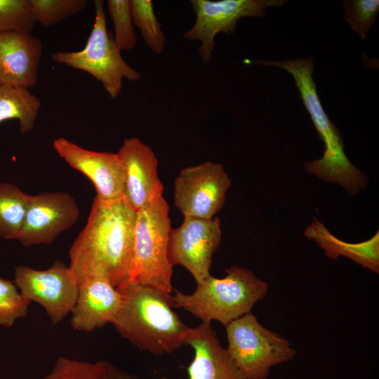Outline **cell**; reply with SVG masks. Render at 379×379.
Returning <instances> with one entry per match:
<instances>
[{
	"label": "cell",
	"mask_w": 379,
	"mask_h": 379,
	"mask_svg": "<svg viewBox=\"0 0 379 379\" xmlns=\"http://www.w3.org/2000/svg\"><path fill=\"white\" fill-rule=\"evenodd\" d=\"M136 213L124 197H95L86 224L69 251L68 268L78 286L95 278L117 288L129 284Z\"/></svg>",
	"instance_id": "cell-1"
},
{
	"label": "cell",
	"mask_w": 379,
	"mask_h": 379,
	"mask_svg": "<svg viewBox=\"0 0 379 379\" xmlns=\"http://www.w3.org/2000/svg\"><path fill=\"white\" fill-rule=\"evenodd\" d=\"M117 289L121 302L111 324L122 338L154 355L170 354L184 345L189 327L173 310L171 293L133 283Z\"/></svg>",
	"instance_id": "cell-2"
},
{
	"label": "cell",
	"mask_w": 379,
	"mask_h": 379,
	"mask_svg": "<svg viewBox=\"0 0 379 379\" xmlns=\"http://www.w3.org/2000/svg\"><path fill=\"white\" fill-rule=\"evenodd\" d=\"M253 62L282 68L294 79L301 100L324 144L323 156L320 159L307 161L305 164V170L326 182L339 184L352 196L365 190L367 185L366 175L347 157L343 137L324 112L318 97L312 77V58L279 61L256 60Z\"/></svg>",
	"instance_id": "cell-3"
},
{
	"label": "cell",
	"mask_w": 379,
	"mask_h": 379,
	"mask_svg": "<svg viewBox=\"0 0 379 379\" xmlns=\"http://www.w3.org/2000/svg\"><path fill=\"white\" fill-rule=\"evenodd\" d=\"M224 278L211 274L195 291L185 294L175 290L170 295L172 307H179L200 319L201 322L218 321L225 327L251 312L254 305L265 298L268 284L244 267L232 265L225 270Z\"/></svg>",
	"instance_id": "cell-4"
},
{
	"label": "cell",
	"mask_w": 379,
	"mask_h": 379,
	"mask_svg": "<svg viewBox=\"0 0 379 379\" xmlns=\"http://www.w3.org/2000/svg\"><path fill=\"white\" fill-rule=\"evenodd\" d=\"M164 186L156 189L147 203L137 211L129 284L152 287L170 294L173 266L168 258L171 229L169 206Z\"/></svg>",
	"instance_id": "cell-5"
},
{
	"label": "cell",
	"mask_w": 379,
	"mask_h": 379,
	"mask_svg": "<svg viewBox=\"0 0 379 379\" xmlns=\"http://www.w3.org/2000/svg\"><path fill=\"white\" fill-rule=\"evenodd\" d=\"M228 354L244 379H267L270 369L297 352L280 334L266 328L251 312L225 326Z\"/></svg>",
	"instance_id": "cell-6"
},
{
	"label": "cell",
	"mask_w": 379,
	"mask_h": 379,
	"mask_svg": "<svg viewBox=\"0 0 379 379\" xmlns=\"http://www.w3.org/2000/svg\"><path fill=\"white\" fill-rule=\"evenodd\" d=\"M95 18L84 48L79 51H58L52 59L58 63L88 72L100 81L112 98L120 93L123 79L135 81L141 74L122 58L112 33L107 29L104 1H94Z\"/></svg>",
	"instance_id": "cell-7"
},
{
	"label": "cell",
	"mask_w": 379,
	"mask_h": 379,
	"mask_svg": "<svg viewBox=\"0 0 379 379\" xmlns=\"http://www.w3.org/2000/svg\"><path fill=\"white\" fill-rule=\"evenodd\" d=\"M286 2L284 0H191L195 22L182 36L201 42L198 53L203 62L208 64L212 60L217 34L234 33L240 18H263L267 8L281 6Z\"/></svg>",
	"instance_id": "cell-8"
},
{
	"label": "cell",
	"mask_w": 379,
	"mask_h": 379,
	"mask_svg": "<svg viewBox=\"0 0 379 379\" xmlns=\"http://www.w3.org/2000/svg\"><path fill=\"white\" fill-rule=\"evenodd\" d=\"M231 184L220 163L183 168L174 181V204L184 217L212 218L224 206Z\"/></svg>",
	"instance_id": "cell-9"
},
{
	"label": "cell",
	"mask_w": 379,
	"mask_h": 379,
	"mask_svg": "<svg viewBox=\"0 0 379 379\" xmlns=\"http://www.w3.org/2000/svg\"><path fill=\"white\" fill-rule=\"evenodd\" d=\"M14 284L25 299L44 308L53 325L72 312L79 293V286L68 267L59 259L45 270L25 265L15 267Z\"/></svg>",
	"instance_id": "cell-10"
},
{
	"label": "cell",
	"mask_w": 379,
	"mask_h": 379,
	"mask_svg": "<svg viewBox=\"0 0 379 379\" xmlns=\"http://www.w3.org/2000/svg\"><path fill=\"white\" fill-rule=\"evenodd\" d=\"M221 242L220 220L184 217L182 224L171 228L168 244L170 264L182 265L192 275L197 284L210 274L213 255Z\"/></svg>",
	"instance_id": "cell-11"
},
{
	"label": "cell",
	"mask_w": 379,
	"mask_h": 379,
	"mask_svg": "<svg viewBox=\"0 0 379 379\" xmlns=\"http://www.w3.org/2000/svg\"><path fill=\"white\" fill-rule=\"evenodd\" d=\"M79 217V206L66 192H42L30 195L18 241L24 246L52 244Z\"/></svg>",
	"instance_id": "cell-12"
},
{
	"label": "cell",
	"mask_w": 379,
	"mask_h": 379,
	"mask_svg": "<svg viewBox=\"0 0 379 379\" xmlns=\"http://www.w3.org/2000/svg\"><path fill=\"white\" fill-rule=\"evenodd\" d=\"M53 147L71 167L92 182L98 198L109 201L124 197V168L117 153L88 150L65 138L55 139Z\"/></svg>",
	"instance_id": "cell-13"
},
{
	"label": "cell",
	"mask_w": 379,
	"mask_h": 379,
	"mask_svg": "<svg viewBox=\"0 0 379 379\" xmlns=\"http://www.w3.org/2000/svg\"><path fill=\"white\" fill-rule=\"evenodd\" d=\"M42 53V43L31 32L0 33V86L34 87Z\"/></svg>",
	"instance_id": "cell-14"
},
{
	"label": "cell",
	"mask_w": 379,
	"mask_h": 379,
	"mask_svg": "<svg viewBox=\"0 0 379 379\" xmlns=\"http://www.w3.org/2000/svg\"><path fill=\"white\" fill-rule=\"evenodd\" d=\"M117 154L124 168L123 197L138 211L156 189L164 186L158 175V160L152 149L135 137L126 138Z\"/></svg>",
	"instance_id": "cell-15"
},
{
	"label": "cell",
	"mask_w": 379,
	"mask_h": 379,
	"mask_svg": "<svg viewBox=\"0 0 379 379\" xmlns=\"http://www.w3.org/2000/svg\"><path fill=\"white\" fill-rule=\"evenodd\" d=\"M184 345L192 346L194 352L187 368L189 379H244L221 345L211 323L189 327Z\"/></svg>",
	"instance_id": "cell-16"
},
{
	"label": "cell",
	"mask_w": 379,
	"mask_h": 379,
	"mask_svg": "<svg viewBox=\"0 0 379 379\" xmlns=\"http://www.w3.org/2000/svg\"><path fill=\"white\" fill-rule=\"evenodd\" d=\"M121 302L119 290L107 279H89L79 286L70 324L77 331L92 332L112 322Z\"/></svg>",
	"instance_id": "cell-17"
},
{
	"label": "cell",
	"mask_w": 379,
	"mask_h": 379,
	"mask_svg": "<svg viewBox=\"0 0 379 379\" xmlns=\"http://www.w3.org/2000/svg\"><path fill=\"white\" fill-rule=\"evenodd\" d=\"M309 240L316 241L326 256L337 260L340 255L353 260L376 274L379 273V232L367 241L349 243L339 239L331 234L316 218L303 232Z\"/></svg>",
	"instance_id": "cell-18"
},
{
	"label": "cell",
	"mask_w": 379,
	"mask_h": 379,
	"mask_svg": "<svg viewBox=\"0 0 379 379\" xmlns=\"http://www.w3.org/2000/svg\"><path fill=\"white\" fill-rule=\"evenodd\" d=\"M41 106L40 100L29 90L0 86V123L17 119L22 134L32 131Z\"/></svg>",
	"instance_id": "cell-19"
},
{
	"label": "cell",
	"mask_w": 379,
	"mask_h": 379,
	"mask_svg": "<svg viewBox=\"0 0 379 379\" xmlns=\"http://www.w3.org/2000/svg\"><path fill=\"white\" fill-rule=\"evenodd\" d=\"M30 195L17 185L0 183V237L18 239L27 213Z\"/></svg>",
	"instance_id": "cell-20"
},
{
	"label": "cell",
	"mask_w": 379,
	"mask_h": 379,
	"mask_svg": "<svg viewBox=\"0 0 379 379\" xmlns=\"http://www.w3.org/2000/svg\"><path fill=\"white\" fill-rule=\"evenodd\" d=\"M133 25L139 29L141 36L156 54H161L165 48L166 36L154 13L151 0H130Z\"/></svg>",
	"instance_id": "cell-21"
},
{
	"label": "cell",
	"mask_w": 379,
	"mask_h": 379,
	"mask_svg": "<svg viewBox=\"0 0 379 379\" xmlns=\"http://www.w3.org/2000/svg\"><path fill=\"white\" fill-rule=\"evenodd\" d=\"M107 360L88 362L60 356L52 370L39 379H110Z\"/></svg>",
	"instance_id": "cell-22"
},
{
	"label": "cell",
	"mask_w": 379,
	"mask_h": 379,
	"mask_svg": "<svg viewBox=\"0 0 379 379\" xmlns=\"http://www.w3.org/2000/svg\"><path fill=\"white\" fill-rule=\"evenodd\" d=\"M35 22L31 0H0V33L31 32Z\"/></svg>",
	"instance_id": "cell-23"
},
{
	"label": "cell",
	"mask_w": 379,
	"mask_h": 379,
	"mask_svg": "<svg viewBox=\"0 0 379 379\" xmlns=\"http://www.w3.org/2000/svg\"><path fill=\"white\" fill-rule=\"evenodd\" d=\"M109 16L114 29V41L119 49H133L137 43L132 20L130 0H108L107 1Z\"/></svg>",
	"instance_id": "cell-24"
},
{
	"label": "cell",
	"mask_w": 379,
	"mask_h": 379,
	"mask_svg": "<svg viewBox=\"0 0 379 379\" xmlns=\"http://www.w3.org/2000/svg\"><path fill=\"white\" fill-rule=\"evenodd\" d=\"M36 22L44 27L56 25L61 20L83 11L86 0H31Z\"/></svg>",
	"instance_id": "cell-25"
},
{
	"label": "cell",
	"mask_w": 379,
	"mask_h": 379,
	"mask_svg": "<svg viewBox=\"0 0 379 379\" xmlns=\"http://www.w3.org/2000/svg\"><path fill=\"white\" fill-rule=\"evenodd\" d=\"M31 302L25 299L12 281L0 278V325L11 327L27 314Z\"/></svg>",
	"instance_id": "cell-26"
},
{
	"label": "cell",
	"mask_w": 379,
	"mask_h": 379,
	"mask_svg": "<svg viewBox=\"0 0 379 379\" xmlns=\"http://www.w3.org/2000/svg\"><path fill=\"white\" fill-rule=\"evenodd\" d=\"M344 18L351 28L364 40L379 12L378 0H345L343 1Z\"/></svg>",
	"instance_id": "cell-27"
},
{
	"label": "cell",
	"mask_w": 379,
	"mask_h": 379,
	"mask_svg": "<svg viewBox=\"0 0 379 379\" xmlns=\"http://www.w3.org/2000/svg\"><path fill=\"white\" fill-rule=\"evenodd\" d=\"M110 379H138L135 375L129 373L124 370H121L112 364L109 369Z\"/></svg>",
	"instance_id": "cell-28"
}]
</instances>
